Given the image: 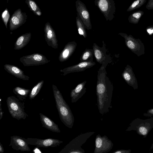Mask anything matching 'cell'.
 <instances>
[{"label": "cell", "mask_w": 153, "mask_h": 153, "mask_svg": "<svg viewBox=\"0 0 153 153\" xmlns=\"http://www.w3.org/2000/svg\"><path fill=\"white\" fill-rule=\"evenodd\" d=\"M108 64H102L98 71L96 94L97 106L102 115L108 113L111 108L113 85L107 76L105 68Z\"/></svg>", "instance_id": "1"}, {"label": "cell", "mask_w": 153, "mask_h": 153, "mask_svg": "<svg viewBox=\"0 0 153 153\" xmlns=\"http://www.w3.org/2000/svg\"><path fill=\"white\" fill-rule=\"evenodd\" d=\"M52 88L56 106L60 119L65 126L71 128L74 125V120L71 111L57 87L53 85Z\"/></svg>", "instance_id": "2"}, {"label": "cell", "mask_w": 153, "mask_h": 153, "mask_svg": "<svg viewBox=\"0 0 153 153\" xmlns=\"http://www.w3.org/2000/svg\"><path fill=\"white\" fill-rule=\"evenodd\" d=\"M95 132L90 131L81 134L69 142L58 153H84L81 146Z\"/></svg>", "instance_id": "3"}, {"label": "cell", "mask_w": 153, "mask_h": 153, "mask_svg": "<svg viewBox=\"0 0 153 153\" xmlns=\"http://www.w3.org/2000/svg\"><path fill=\"white\" fill-rule=\"evenodd\" d=\"M153 128V117L146 119L137 118L133 120L129 124L126 131H135L139 135L146 138Z\"/></svg>", "instance_id": "4"}, {"label": "cell", "mask_w": 153, "mask_h": 153, "mask_svg": "<svg viewBox=\"0 0 153 153\" xmlns=\"http://www.w3.org/2000/svg\"><path fill=\"white\" fill-rule=\"evenodd\" d=\"M20 100L12 96L7 97V104L8 111L11 116L18 120H25L28 116L25 111L24 102H22Z\"/></svg>", "instance_id": "5"}, {"label": "cell", "mask_w": 153, "mask_h": 153, "mask_svg": "<svg viewBox=\"0 0 153 153\" xmlns=\"http://www.w3.org/2000/svg\"><path fill=\"white\" fill-rule=\"evenodd\" d=\"M94 2L107 21H110L114 18L116 7L114 0H95Z\"/></svg>", "instance_id": "6"}, {"label": "cell", "mask_w": 153, "mask_h": 153, "mask_svg": "<svg viewBox=\"0 0 153 153\" xmlns=\"http://www.w3.org/2000/svg\"><path fill=\"white\" fill-rule=\"evenodd\" d=\"M20 62L25 66H37L50 62L44 55L39 53H34L23 56L20 58Z\"/></svg>", "instance_id": "7"}, {"label": "cell", "mask_w": 153, "mask_h": 153, "mask_svg": "<svg viewBox=\"0 0 153 153\" xmlns=\"http://www.w3.org/2000/svg\"><path fill=\"white\" fill-rule=\"evenodd\" d=\"M114 144L106 135H97L95 138L94 153H107L112 149Z\"/></svg>", "instance_id": "8"}, {"label": "cell", "mask_w": 153, "mask_h": 153, "mask_svg": "<svg viewBox=\"0 0 153 153\" xmlns=\"http://www.w3.org/2000/svg\"><path fill=\"white\" fill-rule=\"evenodd\" d=\"M75 6L78 16L83 23L86 28L88 30L92 29L89 13L85 4L81 1L77 0Z\"/></svg>", "instance_id": "9"}, {"label": "cell", "mask_w": 153, "mask_h": 153, "mask_svg": "<svg viewBox=\"0 0 153 153\" xmlns=\"http://www.w3.org/2000/svg\"><path fill=\"white\" fill-rule=\"evenodd\" d=\"M27 18V14L23 12L21 9L16 10L10 19V30L12 31L20 27L26 22Z\"/></svg>", "instance_id": "10"}, {"label": "cell", "mask_w": 153, "mask_h": 153, "mask_svg": "<svg viewBox=\"0 0 153 153\" xmlns=\"http://www.w3.org/2000/svg\"><path fill=\"white\" fill-rule=\"evenodd\" d=\"M27 139L29 145L35 146L38 147H54L59 146L63 142L59 140L51 138L42 139L27 138Z\"/></svg>", "instance_id": "11"}, {"label": "cell", "mask_w": 153, "mask_h": 153, "mask_svg": "<svg viewBox=\"0 0 153 153\" xmlns=\"http://www.w3.org/2000/svg\"><path fill=\"white\" fill-rule=\"evenodd\" d=\"M102 47L99 46L95 43H93V49L94 56L96 61L100 64H108L111 61V58L106 53V45L104 41H102Z\"/></svg>", "instance_id": "12"}, {"label": "cell", "mask_w": 153, "mask_h": 153, "mask_svg": "<svg viewBox=\"0 0 153 153\" xmlns=\"http://www.w3.org/2000/svg\"><path fill=\"white\" fill-rule=\"evenodd\" d=\"M27 139L18 136L10 137V142L9 145L13 149L22 152H28L31 150Z\"/></svg>", "instance_id": "13"}, {"label": "cell", "mask_w": 153, "mask_h": 153, "mask_svg": "<svg viewBox=\"0 0 153 153\" xmlns=\"http://www.w3.org/2000/svg\"><path fill=\"white\" fill-rule=\"evenodd\" d=\"M44 31L45 40L48 45L56 49L58 45L55 32L50 23L47 22L45 25Z\"/></svg>", "instance_id": "14"}, {"label": "cell", "mask_w": 153, "mask_h": 153, "mask_svg": "<svg viewBox=\"0 0 153 153\" xmlns=\"http://www.w3.org/2000/svg\"><path fill=\"white\" fill-rule=\"evenodd\" d=\"M95 64V62L93 61L81 62L76 65L61 69L60 71L63 73V75L65 76L71 73L84 71L86 69L92 67Z\"/></svg>", "instance_id": "15"}, {"label": "cell", "mask_w": 153, "mask_h": 153, "mask_svg": "<svg viewBox=\"0 0 153 153\" xmlns=\"http://www.w3.org/2000/svg\"><path fill=\"white\" fill-rule=\"evenodd\" d=\"M118 34L124 38L126 44L130 50L138 56L140 55L139 51H141V47H144V45L141 42H139L138 40L133 38L125 33H120Z\"/></svg>", "instance_id": "16"}, {"label": "cell", "mask_w": 153, "mask_h": 153, "mask_svg": "<svg viewBox=\"0 0 153 153\" xmlns=\"http://www.w3.org/2000/svg\"><path fill=\"white\" fill-rule=\"evenodd\" d=\"M77 46L75 41L68 42L59 54V60L62 62L68 59L75 51Z\"/></svg>", "instance_id": "17"}, {"label": "cell", "mask_w": 153, "mask_h": 153, "mask_svg": "<svg viewBox=\"0 0 153 153\" xmlns=\"http://www.w3.org/2000/svg\"><path fill=\"white\" fill-rule=\"evenodd\" d=\"M86 81H85L78 84L74 89L71 90L70 93L71 102L72 103L76 102L86 92L85 85Z\"/></svg>", "instance_id": "18"}, {"label": "cell", "mask_w": 153, "mask_h": 153, "mask_svg": "<svg viewBox=\"0 0 153 153\" xmlns=\"http://www.w3.org/2000/svg\"><path fill=\"white\" fill-rule=\"evenodd\" d=\"M4 69L8 73L17 78L23 80H29L30 77L24 74V71L18 67L9 64L4 65Z\"/></svg>", "instance_id": "19"}, {"label": "cell", "mask_w": 153, "mask_h": 153, "mask_svg": "<svg viewBox=\"0 0 153 153\" xmlns=\"http://www.w3.org/2000/svg\"><path fill=\"white\" fill-rule=\"evenodd\" d=\"M40 120L42 126L53 132L60 133V130L58 125L48 117L41 113H39Z\"/></svg>", "instance_id": "20"}, {"label": "cell", "mask_w": 153, "mask_h": 153, "mask_svg": "<svg viewBox=\"0 0 153 153\" xmlns=\"http://www.w3.org/2000/svg\"><path fill=\"white\" fill-rule=\"evenodd\" d=\"M122 76L128 85L132 86L134 89L137 88V79H134V75H133L132 69L129 66L127 65L125 68L122 73Z\"/></svg>", "instance_id": "21"}, {"label": "cell", "mask_w": 153, "mask_h": 153, "mask_svg": "<svg viewBox=\"0 0 153 153\" xmlns=\"http://www.w3.org/2000/svg\"><path fill=\"white\" fill-rule=\"evenodd\" d=\"M31 36V33H28L19 37L15 43L14 50H20L25 46L30 41Z\"/></svg>", "instance_id": "22"}, {"label": "cell", "mask_w": 153, "mask_h": 153, "mask_svg": "<svg viewBox=\"0 0 153 153\" xmlns=\"http://www.w3.org/2000/svg\"><path fill=\"white\" fill-rule=\"evenodd\" d=\"M31 91L20 87H16L13 90V93L17 95L18 99L21 101L25 99L29 94Z\"/></svg>", "instance_id": "23"}, {"label": "cell", "mask_w": 153, "mask_h": 153, "mask_svg": "<svg viewBox=\"0 0 153 153\" xmlns=\"http://www.w3.org/2000/svg\"><path fill=\"white\" fill-rule=\"evenodd\" d=\"M25 3L30 10L36 16H40L42 14L41 9L36 3L33 0H25Z\"/></svg>", "instance_id": "24"}, {"label": "cell", "mask_w": 153, "mask_h": 153, "mask_svg": "<svg viewBox=\"0 0 153 153\" xmlns=\"http://www.w3.org/2000/svg\"><path fill=\"white\" fill-rule=\"evenodd\" d=\"M94 55L93 49H86L82 54L80 60L81 62L93 61Z\"/></svg>", "instance_id": "25"}, {"label": "cell", "mask_w": 153, "mask_h": 153, "mask_svg": "<svg viewBox=\"0 0 153 153\" xmlns=\"http://www.w3.org/2000/svg\"><path fill=\"white\" fill-rule=\"evenodd\" d=\"M76 23L77 30L79 34L86 38L87 35L85 29H86L83 23L78 16L76 17Z\"/></svg>", "instance_id": "26"}, {"label": "cell", "mask_w": 153, "mask_h": 153, "mask_svg": "<svg viewBox=\"0 0 153 153\" xmlns=\"http://www.w3.org/2000/svg\"><path fill=\"white\" fill-rule=\"evenodd\" d=\"M44 83V81L42 80L39 82L33 88L29 94L30 100H32L34 99L38 94L43 86Z\"/></svg>", "instance_id": "27"}, {"label": "cell", "mask_w": 153, "mask_h": 153, "mask_svg": "<svg viewBox=\"0 0 153 153\" xmlns=\"http://www.w3.org/2000/svg\"><path fill=\"white\" fill-rule=\"evenodd\" d=\"M1 17L6 28H7V24L10 17V14L7 8H6L2 13Z\"/></svg>", "instance_id": "28"}, {"label": "cell", "mask_w": 153, "mask_h": 153, "mask_svg": "<svg viewBox=\"0 0 153 153\" xmlns=\"http://www.w3.org/2000/svg\"><path fill=\"white\" fill-rule=\"evenodd\" d=\"M144 116L150 117L153 116V108L149 109L146 113H144L143 114Z\"/></svg>", "instance_id": "29"}, {"label": "cell", "mask_w": 153, "mask_h": 153, "mask_svg": "<svg viewBox=\"0 0 153 153\" xmlns=\"http://www.w3.org/2000/svg\"><path fill=\"white\" fill-rule=\"evenodd\" d=\"M131 151V149H120L116 150L112 153H130Z\"/></svg>", "instance_id": "30"}, {"label": "cell", "mask_w": 153, "mask_h": 153, "mask_svg": "<svg viewBox=\"0 0 153 153\" xmlns=\"http://www.w3.org/2000/svg\"><path fill=\"white\" fill-rule=\"evenodd\" d=\"M0 120H1L2 118L4 113V112L2 111V109L1 107V98H0Z\"/></svg>", "instance_id": "31"}, {"label": "cell", "mask_w": 153, "mask_h": 153, "mask_svg": "<svg viewBox=\"0 0 153 153\" xmlns=\"http://www.w3.org/2000/svg\"><path fill=\"white\" fill-rule=\"evenodd\" d=\"M141 16V14L140 13H135L133 14V16L137 19H139Z\"/></svg>", "instance_id": "32"}, {"label": "cell", "mask_w": 153, "mask_h": 153, "mask_svg": "<svg viewBox=\"0 0 153 153\" xmlns=\"http://www.w3.org/2000/svg\"><path fill=\"white\" fill-rule=\"evenodd\" d=\"M139 2V0H137L136 1H134L132 4L131 7L132 8L135 7L137 5Z\"/></svg>", "instance_id": "33"}, {"label": "cell", "mask_w": 153, "mask_h": 153, "mask_svg": "<svg viewBox=\"0 0 153 153\" xmlns=\"http://www.w3.org/2000/svg\"><path fill=\"white\" fill-rule=\"evenodd\" d=\"M4 152V150L2 145L0 142V152L1 153H3Z\"/></svg>", "instance_id": "34"}, {"label": "cell", "mask_w": 153, "mask_h": 153, "mask_svg": "<svg viewBox=\"0 0 153 153\" xmlns=\"http://www.w3.org/2000/svg\"><path fill=\"white\" fill-rule=\"evenodd\" d=\"M147 31L150 34L152 33H153V30L148 29L147 30Z\"/></svg>", "instance_id": "35"}, {"label": "cell", "mask_w": 153, "mask_h": 153, "mask_svg": "<svg viewBox=\"0 0 153 153\" xmlns=\"http://www.w3.org/2000/svg\"><path fill=\"white\" fill-rule=\"evenodd\" d=\"M153 149V143L151 145V147L150 148V151L152 149Z\"/></svg>", "instance_id": "36"}]
</instances>
